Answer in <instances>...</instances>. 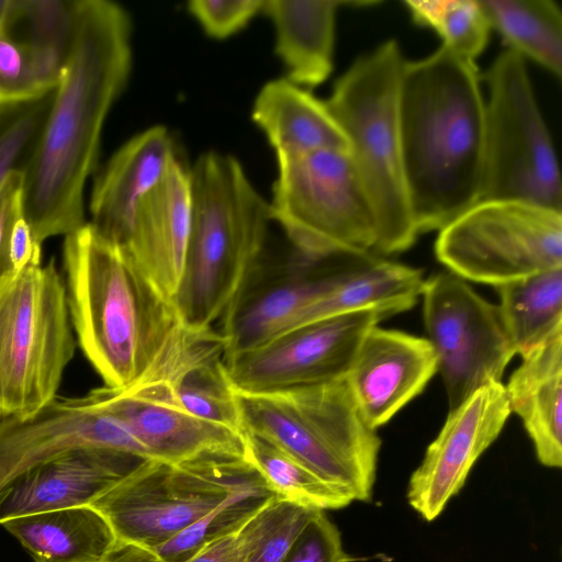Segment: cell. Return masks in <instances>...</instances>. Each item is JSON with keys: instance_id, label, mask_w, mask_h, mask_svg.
I'll return each mask as SVG.
<instances>
[{"instance_id": "1", "label": "cell", "mask_w": 562, "mask_h": 562, "mask_svg": "<svg viewBox=\"0 0 562 562\" xmlns=\"http://www.w3.org/2000/svg\"><path fill=\"white\" fill-rule=\"evenodd\" d=\"M131 67L126 10L110 0H74L53 102L23 171L22 210L37 244L87 223L85 186L95 170L105 119Z\"/></svg>"}, {"instance_id": "2", "label": "cell", "mask_w": 562, "mask_h": 562, "mask_svg": "<svg viewBox=\"0 0 562 562\" xmlns=\"http://www.w3.org/2000/svg\"><path fill=\"white\" fill-rule=\"evenodd\" d=\"M63 262L71 326L104 386L157 382L187 359L203 330L182 325L127 250L87 222L65 236Z\"/></svg>"}, {"instance_id": "3", "label": "cell", "mask_w": 562, "mask_h": 562, "mask_svg": "<svg viewBox=\"0 0 562 562\" xmlns=\"http://www.w3.org/2000/svg\"><path fill=\"white\" fill-rule=\"evenodd\" d=\"M403 170L418 233L440 231L480 199L485 99L475 61L445 46L405 60L398 88Z\"/></svg>"}, {"instance_id": "4", "label": "cell", "mask_w": 562, "mask_h": 562, "mask_svg": "<svg viewBox=\"0 0 562 562\" xmlns=\"http://www.w3.org/2000/svg\"><path fill=\"white\" fill-rule=\"evenodd\" d=\"M190 180L191 224L172 303L186 328L202 331L213 328L248 284L271 216L269 203L231 155L202 154Z\"/></svg>"}, {"instance_id": "5", "label": "cell", "mask_w": 562, "mask_h": 562, "mask_svg": "<svg viewBox=\"0 0 562 562\" xmlns=\"http://www.w3.org/2000/svg\"><path fill=\"white\" fill-rule=\"evenodd\" d=\"M404 63L397 41L387 40L359 56L325 101L348 140V154L373 206L378 255L406 250L419 235L402 160L398 88Z\"/></svg>"}, {"instance_id": "6", "label": "cell", "mask_w": 562, "mask_h": 562, "mask_svg": "<svg viewBox=\"0 0 562 562\" xmlns=\"http://www.w3.org/2000/svg\"><path fill=\"white\" fill-rule=\"evenodd\" d=\"M237 394L243 428L357 502H370L381 439L345 379L271 394Z\"/></svg>"}, {"instance_id": "7", "label": "cell", "mask_w": 562, "mask_h": 562, "mask_svg": "<svg viewBox=\"0 0 562 562\" xmlns=\"http://www.w3.org/2000/svg\"><path fill=\"white\" fill-rule=\"evenodd\" d=\"M55 259L0 278V419L34 414L57 396L76 340Z\"/></svg>"}, {"instance_id": "8", "label": "cell", "mask_w": 562, "mask_h": 562, "mask_svg": "<svg viewBox=\"0 0 562 562\" xmlns=\"http://www.w3.org/2000/svg\"><path fill=\"white\" fill-rule=\"evenodd\" d=\"M269 203L296 252L311 260L376 254L379 227L348 150L277 156Z\"/></svg>"}, {"instance_id": "9", "label": "cell", "mask_w": 562, "mask_h": 562, "mask_svg": "<svg viewBox=\"0 0 562 562\" xmlns=\"http://www.w3.org/2000/svg\"><path fill=\"white\" fill-rule=\"evenodd\" d=\"M484 78L487 98L479 202L513 200L562 211L558 156L527 60L507 48Z\"/></svg>"}, {"instance_id": "10", "label": "cell", "mask_w": 562, "mask_h": 562, "mask_svg": "<svg viewBox=\"0 0 562 562\" xmlns=\"http://www.w3.org/2000/svg\"><path fill=\"white\" fill-rule=\"evenodd\" d=\"M255 471L247 457L209 454L178 464L148 459L89 506L106 519L116 540L155 550Z\"/></svg>"}, {"instance_id": "11", "label": "cell", "mask_w": 562, "mask_h": 562, "mask_svg": "<svg viewBox=\"0 0 562 562\" xmlns=\"http://www.w3.org/2000/svg\"><path fill=\"white\" fill-rule=\"evenodd\" d=\"M435 252L451 273L494 286L562 268V211L479 202L439 231Z\"/></svg>"}, {"instance_id": "12", "label": "cell", "mask_w": 562, "mask_h": 562, "mask_svg": "<svg viewBox=\"0 0 562 562\" xmlns=\"http://www.w3.org/2000/svg\"><path fill=\"white\" fill-rule=\"evenodd\" d=\"M422 295L426 339L435 351L450 412L480 387L501 382L516 351L498 305L460 277L440 272L425 280Z\"/></svg>"}, {"instance_id": "13", "label": "cell", "mask_w": 562, "mask_h": 562, "mask_svg": "<svg viewBox=\"0 0 562 562\" xmlns=\"http://www.w3.org/2000/svg\"><path fill=\"white\" fill-rule=\"evenodd\" d=\"M386 317L368 310L296 326L271 341L223 359L238 394H271L345 379L364 336Z\"/></svg>"}, {"instance_id": "14", "label": "cell", "mask_w": 562, "mask_h": 562, "mask_svg": "<svg viewBox=\"0 0 562 562\" xmlns=\"http://www.w3.org/2000/svg\"><path fill=\"white\" fill-rule=\"evenodd\" d=\"M108 449L148 459L127 427L89 392L56 396L25 417L0 419V499L23 475L75 450Z\"/></svg>"}, {"instance_id": "15", "label": "cell", "mask_w": 562, "mask_h": 562, "mask_svg": "<svg viewBox=\"0 0 562 562\" xmlns=\"http://www.w3.org/2000/svg\"><path fill=\"white\" fill-rule=\"evenodd\" d=\"M512 414L505 386L486 384L449 412L418 468L406 498L425 520H435L459 493L483 452L497 439Z\"/></svg>"}, {"instance_id": "16", "label": "cell", "mask_w": 562, "mask_h": 562, "mask_svg": "<svg viewBox=\"0 0 562 562\" xmlns=\"http://www.w3.org/2000/svg\"><path fill=\"white\" fill-rule=\"evenodd\" d=\"M117 417L151 460L178 464L209 454L247 457L244 432L201 419L184 409L167 383L90 391Z\"/></svg>"}, {"instance_id": "17", "label": "cell", "mask_w": 562, "mask_h": 562, "mask_svg": "<svg viewBox=\"0 0 562 562\" xmlns=\"http://www.w3.org/2000/svg\"><path fill=\"white\" fill-rule=\"evenodd\" d=\"M436 372L437 358L426 338L374 326L346 381L363 419L376 430L420 394Z\"/></svg>"}, {"instance_id": "18", "label": "cell", "mask_w": 562, "mask_h": 562, "mask_svg": "<svg viewBox=\"0 0 562 562\" xmlns=\"http://www.w3.org/2000/svg\"><path fill=\"white\" fill-rule=\"evenodd\" d=\"M148 459L108 449L65 453L20 477L0 499L4 520L89 506Z\"/></svg>"}, {"instance_id": "19", "label": "cell", "mask_w": 562, "mask_h": 562, "mask_svg": "<svg viewBox=\"0 0 562 562\" xmlns=\"http://www.w3.org/2000/svg\"><path fill=\"white\" fill-rule=\"evenodd\" d=\"M190 224V168L178 156L139 201L121 246L171 301L182 272Z\"/></svg>"}, {"instance_id": "20", "label": "cell", "mask_w": 562, "mask_h": 562, "mask_svg": "<svg viewBox=\"0 0 562 562\" xmlns=\"http://www.w3.org/2000/svg\"><path fill=\"white\" fill-rule=\"evenodd\" d=\"M177 157L175 140L165 126L155 125L134 135L98 173L88 223L106 240L123 246L139 201Z\"/></svg>"}, {"instance_id": "21", "label": "cell", "mask_w": 562, "mask_h": 562, "mask_svg": "<svg viewBox=\"0 0 562 562\" xmlns=\"http://www.w3.org/2000/svg\"><path fill=\"white\" fill-rule=\"evenodd\" d=\"M297 255L300 261L286 276L251 290L245 286L229 305L221 318L224 358L258 348L301 325L328 288L337 272L316 276L312 265L318 260Z\"/></svg>"}, {"instance_id": "22", "label": "cell", "mask_w": 562, "mask_h": 562, "mask_svg": "<svg viewBox=\"0 0 562 562\" xmlns=\"http://www.w3.org/2000/svg\"><path fill=\"white\" fill-rule=\"evenodd\" d=\"M505 392L533 443L538 461L562 467V329L521 357Z\"/></svg>"}, {"instance_id": "23", "label": "cell", "mask_w": 562, "mask_h": 562, "mask_svg": "<svg viewBox=\"0 0 562 562\" xmlns=\"http://www.w3.org/2000/svg\"><path fill=\"white\" fill-rule=\"evenodd\" d=\"M369 1L265 0L262 12L274 26L276 54L286 79L299 87L314 88L333 70L336 14L341 5Z\"/></svg>"}, {"instance_id": "24", "label": "cell", "mask_w": 562, "mask_h": 562, "mask_svg": "<svg viewBox=\"0 0 562 562\" xmlns=\"http://www.w3.org/2000/svg\"><path fill=\"white\" fill-rule=\"evenodd\" d=\"M251 116L276 156L348 150V140L326 102L286 78L268 81L260 89Z\"/></svg>"}, {"instance_id": "25", "label": "cell", "mask_w": 562, "mask_h": 562, "mask_svg": "<svg viewBox=\"0 0 562 562\" xmlns=\"http://www.w3.org/2000/svg\"><path fill=\"white\" fill-rule=\"evenodd\" d=\"M424 284L422 270L369 257L356 267L338 271L302 324L368 310L387 317L409 310L422 295Z\"/></svg>"}, {"instance_id": "26", "label": "cell", "mask_w": 562, "mask_h": 562, "mask_svg": "<svg viewBox=\"0 0 562 562\" xmlns=\"http://www.w3.org/2000/svg\"><path fill=\"white\" fill-rule=\"evenodd\" d=\"M34 562H102L116 537L90 506L33 514L0 524Z\"/></svg>"}, {"instance_id": "27", "label": "cell", "mask_w": 562, "mask_h": 562, "mask_svg": "<svg viewBox=\"0 0 562 562\" xmlns=\"http://www.w3.org/2000/svg\"><path fill=\"white\" fill-rule=\"evenodd\" d=\"M508 49L558 79L562 76V13L553 0H479Z\"/></svg>"}, {"instance_id": "28", "label": "cell", "mask_w": 562, "mask_h": 562, "mask_svg": "<svg viewBox=\"0 0 562 562\" xmlns=\"http://www.w3.org/2000/svg\"><path fill=\"white\" fill-rule=\"evenodd\" d=\"M498 308L516 353L521 357L562 329V268L495 286Z\"/></svg>"}, {"instance_id": "29", "label": "cell", "mask_w": 562, "mask_h": 562, "mask_svg": "<svg viewBox=\"0 0 562 562\" xmlns=\"http://www.w3.org/2000/svg\"><path fill=\"white\" fill-rule=\"evenodd\" d=\"M246 453L266 483L281 497L318 510L339 509L353 502L268 440L244 430Z\"/></svg>"}, {"instance_id": "30", "label": "cell", "mask_w": 562, "mask_h": 562, "mask_svg": "<svg viewBox=\"0 0 562 562\" xmlns=\"http://www.w3.org/2000/svg\"><path fill=\"white\" fill-rule=\"evenodd\" d=\"M278 497L256 469L217 507L154 551L165 562H183L206 543L235 533L261 507Z\"/></svg>"}, {"instance_id": "31", "label": "cell", "mask_w": 562, "mask_h": 562, "mask_svg": "<svg viewBox=\"0 0 562 562\" xmlns=\"http://www.w3.org/2000/svg\"><path fill=\"white\" fill-rule=\"evenodd\" d=\"M318 509L278 497L237 531L240 562H281Z\"/></svg>"}, {"instance_id": "32", "label": "cell", "mask_w": 562, "mask_h": 562, "mask_svg": "<svg viewBox=\"0 0 562 562\" xmlns=\"http://www.w3.org/2000/svg\"><path fill=\"white\" fill-rule=\"evenodd\" d=\"M74 0H11L3 30L61 69L71 32Z\"/></svg>"}, {"instance_id": "33", "label": "cell", "mask_w": 562, "mask_h": 562, "mask_svg": "<svg viewBox=\"0 0 562 562\" xmlns=\"http://www.w3.org/2000/svg\"><path fill=\"white\" fill-rule=\"evenodd\" d=\"M414 22L432 29L442 46L475 61L488 43L491 26L479 0H405Z\"/></svg>"}, {"instance_id": "34", "label": "cell", "mask_w": 562, "mask_h": 562, "mask_svg": "<svg viewBox=\"0 0 562 562\" xmlns=\"http://www.w3.org/2000/svg\"><path fill=\"white\" fill-rule=\"evenodd\" d=\"M170 386L176 401L192 415L244 432L237 394L226 375L223 356L192 366Z\"/></svg>"}, {"instance_id": "35", "label": "cell", "mask_w": 562, "mask_h": 562, "mask_svg": "<svg viewBox=\"0 0 562 562\" xmlns=\"http://www.w3.org/2000/svg\"><path fill=\"white\" fill-rule=\"evenodd\" d=\"M60 71L0 30V104L33 100L56 88Z\"/></svg>"}, {"instance_id": "36", "label": "cell", "mask_w": 562, "mask_h": 562, "mask_svg": "<svg viewBox=\"0 0 562 562\" xmlns=\"http://www.w3.org/2000/svg\"><path fill=\"white\" fill-rule=\"evenodd\" d=\"M263 5L265 0H192L188 11L209 36L223 40L244 29Z\"/></svg>"}, {"instance_id": "37", "label": "cell", "mask_w": 562, "mask_h": 562, "mask_svg": "<svg viewBox=\"0 0 562 562\" xmlns=\"http://www.w3.org/2000/svg\"><path fill=\"white\" fill-rule=\"evenodd\" d=\"M281 562H351V557L336 525L318 510Z\"/></svg>"}, {"instance_id": "38", "label": "cell", "mask_w": 562, "mask_h": 562, "mask_svg": "<svg viewBox=\"0 0 562 562\" xmlns=\"http://www.w3.org/2000/svg\"><path fill=\"white\" fill-rule=\"evenodd\" d=\"M23 172L14 171L0 187V278L11 271L8 244L11 227L22 210Z\"/></svg>"}, {"instance_id": "39", "label": "cell", "mask_w": 562, "mask_h": 562, "mask_svg": "<svg viewBox=\"0 0 562 562\" xmlns=\"http://www.w3.org/2000/svg\"><path fill=\"white\" fill-rule=\"evenodd\" d=\"M8 256L11 269L21 270L33 262H41L42 245L37 244L23 212L12 224Z\"/></svg>"}, {"instance_id": "40", "label": "cell", "mask_w": 562, "mask_h": 562, "mask_svg": "<svg viewBox=\"0 0 562 562\" xmlns=\"http://www.w3.org/2000/svg\"><path fill=\"white\" fill-rule=\"evenodd\" d=\"M183 562H240L236 532L206 543Z\"/></svg>"}, {"instance_id": "41", "label": "cell", "mask_w": 562, "mask_h": 562, "mask_svg": "<svg viewBox=\"0 0 562 562\" xmlns=\"http://www.w3.org/2000/svg\"><path fill=\"white\" fill-rule=\"evenodd\" d=\"M102 562H165L154 550L116 540Z\"/></svg>"}, {"instance_id": "42", "label": "cell", "mask_w": 562, "mask_h": 562, "mask_svg": "<svg viewBox=\"0 0 562 562\" xmlns=\"http://www.w3.org/2000/svg\"><path fill=\"white\" fill-rule=\"evenodd\" d=\"M11 0H0V30L3 27Z\"/></svg>"}]
</instances>
